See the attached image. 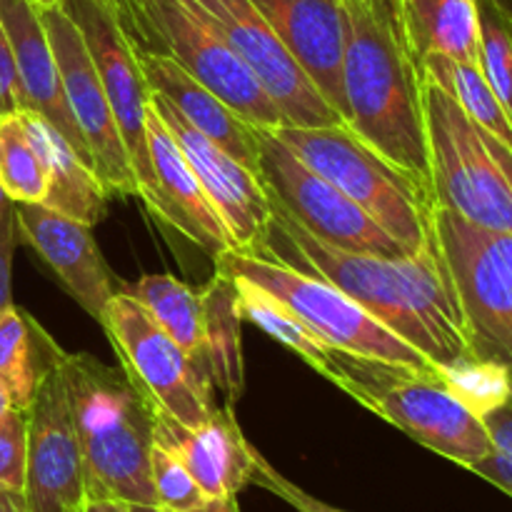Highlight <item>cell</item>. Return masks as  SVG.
I'll return each mask as SVG.
<instances>
[{
	"label": "cell",
	"mask_w": 512,
	"mask_h": 512,
	"mask_svg": "<svg viewBox=\"0 0 512 512\" xmlns=\"http://www.w3.org/2000/svg\"><path fill=\"white\" fill-rule=\"evenodd\" d=\"M405 38L420 60L445 55L480 65V20L475 0H400Z\"/></svg>",
	"instance_id": "24"
},
{
	"label": "cell",
	"mask_w": 512,
	"mask_h": 512,
	"mask_svg": "<svg viewBox=\"0 0 512 512\" xmlns=\"http://www.w3.org/2000/svg\"><path fill=\"white\" fill-rule=\"evenodd\" d=\"M60 8L83 35L85 48L108 95L120 138L128 150L130 168L138 183V198L145 203L153 190V165H150L148 128H145L150 90L140 70L138 55L120 28L113 0H63Z\"/></svg>",
	"instance_id": "13"
},
{
	"label": "cell",
	"mask_w": 512,
	"mask_h": 512,
	"mask_svg": "<svg viewBox=\"0 0 512 512\" xmlns=\"http://www.w3.org/2000/svg\"><path fill=\"white\" fill-rule=\"evenodd\" d=\"M423 83L400 0H343V95L348 128L433 193Z\"/></svg>",
	"instance_id": "2"
},
{
	"label": "cell",
	"mask_w": 512,
	"mask_h": 512,
	"mask_svg": "<svg viewBox=\"0 0 512 512\" xmlns=\"http://www.w3.org/2000/svg\"><path fill=\"white\" fill-rule=\"evenodd\" d=\"M25 468H28V418L23 410H8L0 418V488H25Z\"/></svg>",
	"instance_id": "35"
},
{
	"label": "cell",
	"mask_w": 512,
	"mask_h": 512,
	"mask_svg": "<svg viewBox=\"0 0 512 512\" xmlns=\"http://www.w3.org/2000/svg\"><path fill=\"white\" fill-rule=\"evenodd\" d=\"M203 290L205 303V345L198 365L210 383L223 390L228 403L243 393V350H240V310L235 300V283L215 273Z\"/></svg>",
	"instance_id": "25"
},
{
	"label": "cell",
	"mask_w": 512,
	"mask_h": 512,
	"mask_svg": "<svg viewBox=\"0 0 512 512\" xmlns=\"http://www.w3.org/2000/svg\"><path fill=\"white\" fill-rule=\"evenodd\" d=\"M480 20V70L512 120V10L500 0H475Z\"/></svg>",
	"instance_id": "32"
},
{
	"label": "cell",
	"mask_w": 512,
	"mask_h": 512,
	"mask_svg": "<svg viewBox=\"0 0 512 512\" xmlns=\"http://www.w3.org/2000/svg\"><path fill=\"white\" fill-rule=\"evenodd\" d=\"M270 205V230L280 235L295 255L285 263L298 260L303 265L300 270L320 275L343 290L385 328L418 348L430 363L450 365L470 358L465 320L435 233L420 253L403 258L348 253L315 238L273 200Z\"/></svg>",
	"instance_id": "1"
},
{
	"label": "cell",
	"mask_w": 512,
	"mask_h": 512,
	"mask_svg": "<svg viewBox=\"0 0 512 512\" xmlns=\"http://www.w3.org/2000/svg\"><path fill=\"white\" fill-rule=\"evenodd\" d=\"M23 93H20L18 68H15L13 48L5 35L3 23H0V118L23 110Z\"/></svg>",
	"instance_id": "38"
},
{
	"label": "cell",
	"mask_w": 512,
	"mask_h": 512,
	"mask_svg": "<svg viewBox=\"0 0 512 512\" xmlns=\"http://www.w3.org/2000/svg\"><path fill=\"white\" fill-rule=\"evenodd\" d=\"M80 512H135L133 505L115 498H85Z\"/></svg>",
	"instance_id": "39"
},
{
	"label": "cell",
	"mask_w": 512,
	"mask_h": 512,
	"mask_svg": "<svg viewBox=\"0 0 512 512\" xmlns=\"http://www.w3.org/2000/svg\"><path fill=\"white\" fill-rule=\"evenodd\" d=\"M325 378L423 448L473 468L495 450L488 428L435 373L333 350Z\"/></svg>",
	"instance_id": "4"
},
{
	"label": "cell",
	"mask_w": 512,
	"mask_h": 512,
	"mask_svg": "<svg viewBox=\"0 0 512 512\" xmlns=\"http://www.w3.org/2000/svg\"><path fill=\"white\" fill-rule=\"evenodd\" d=\"M420 70L430 83L445 90L470 120L498 135L512 148V120L480 65L460 63L445 55H425L420 60Z\"/></svg>",
	"instance_id": "28"
},
{
	"label": "cell",
	"mask_w": 512,
	"mask_h": 512,
	"mask_svg": "<svg viewBox=\"0 0 512 512\" xmlns=\"http://www.w3.org/2000/svg\"><path fill=\"white\" fill-rule=\"evenodd\" d=\"M120 293L133 298L198 363L205 345L203 290L190 288L173 275H145Z\"/></svg>",
	"instance_id": "27"
},
{
	"label": "cell",
	"mask_w": 512,
	"mask_h": 512,
	"mask_svg": "<svg viewBox=\"0 0 512 512\" xmlns=\"http://www.w3.org/2000/svg\"><path fill=\"white\" fill-rule=\"evenodd\" d=\"M438 378L480 420L512 398L510 370L473 355L450 365H438Z\"/></svg>",
	"instance_id": "31"
},
{
	"label": "cell",
	"mask_w": 512,
	"mask_h": 512,
	"mask_svg": "<svg viewBox=\"0 0 512 512\" xmlns=\"http://www.w3.org/2000/svg\"><path fill=\"white\" fill-rule=\"evenodd\" d=\"M0 512H30L25 495L20 490H3L0 488Z\"/></svg>",
	"instance_id": "41"
},
{
	"label": "cell",
	"mask_w": 512,
	"mask_h": 512,
	"mask_svg": "<svg viewBox=\"0 0 512 512\" xmlns=\"http://www.w3.org/2000/svg\"><path fill=\"white\" fill-rule=\"evenodd\" d=\"M70 415L83 455L85 498H115L155 508L150 448L155 410L123 373L93 355H58Z\"/></svg>",
	"instance_id": "3"
},
{
	"label": "cell",
	"mask_w": 512,
	"mask_h": 512,
	"mask_svg": "<svg viewBox=\"0 0 512 512\" xmlns=\"http://www.w3.org/2000/svg\"><path fill=\"white\" fill-rule=\"evenodd\" d=\"M58 355L40 378L28 418V468L25 503L30 512H80L85 503V473L70 415Z\"/></svg>",
	"instance_id": "16"
},
{
	"label": "cell",
	"mask_w": 512,
	"mask_h": 512,
	"mask_svg": "<svg viewBox=\"0 0 512 512\" xmlns=\"http://www.w3.org/2000/svg\"><path fill=\"white\" fill-rule=\"evenodd\" d=\"M30 3H33L35 8H50V5H60L63 0H30Z\"/></svg>",
	"instance_id": "43"
},
{
	"label": "cell",
	"mask_w": 512,
	"mask_h": 512,
	"mask_svg": "<svg viewBox=\"0 0 512 512\" xmlns=\"http://www.w3.org/2000/svg\"><path fill=\"white\" fill-rule=\"evenodd\" d=\"M433 233L453 278L470 355L512 373V233L433 210Z\"/></svg>",
	"instance_id": "9"
},
{
	"label": "cell",
	"mask_w": 512,
	"mask_h": 512,
	"mask_svg": "<svg viewBox=\"0 0 512 512\" xmlns=\"http://www.w3.org/2000/svg\"><path fill=\"white\" fill-rule=\"evenodd\" d=\"M215 273L230 278L250 280L275 300L285 305L305 328L323 340L328 348L360 358L383 360V363L405 365V368L435 373L438 365L430 363L418 348L405 343L400 335L385 328L368 310L360 308L350 295L330 285L320 275L305 273L270 253H240L225 250L215 255Z\"/></svg>",
	"instance_id": "8"
},
{
	"label": "cell",
	"mask_w": 512,
	"mask_h": 512,
	"mask_svg": "<svg viewBox=\"0 0 512 512\" xmlns=\"http://www.w3.org/2000/svg\"><path fill=\"white\" fill-rule=\"evenodd\" d=\"M58 350L55 340L15 303L0 313V388L15 410L30 408Z\"/></svg>",
	"instance_id": "26"
},
{
	"label": "cell",
	"mask_w": 512,
	"mask_h": 512,
	"mask_svg": "<svg viewBox=\"0 0 512 512\" xmlns=\"http://www.w3.org/2000/svg\"><path fill=\"white\" fill-rule=\"evenodd\" d=\"M0 23L13 48L15 68H18L20 93H23V110L43 115L78 153L80 160L93 168L88 145L70 115L65 100L63 80H60L58 60L50 48L48 33L43 28L38 8L30 0H0ZM95 173V170H93Z\"/></svg>",
	"instance_id": "21"
},
{
	"label": "cell",
	"mask_w": 512,
	"mask_h": 512,
	"mask_svg": "<svg viewBox=\"0 0 512 512\" xmlns=\"http://www.w3.org/2000/svg\"><path fill=\"white\" fill-rule=\"evenodd\" d=\"M145 128H148V153L150 165H153V190L145 200L150 213L193 240L213 258L225 250H235L233 238L220 220L218 210L203 193L183 150L178 148L150 103Z\"/></svg>",
	"instance_id": "18"
},
{
	"label": "cell",
	"mask_w": 512,
	"mask_h": 512,
	"mask_svg": "<svg viewBox=\"0 0 512 512\" xmlns=\"http://www.w3.org/2000/svg\"><path fill=\"white\" fill-rule=\"evenodd\" d=\"M153 440L183 460L208 500L238 495L253 480L255 448L245 440L230 403L213 408L205 423L190 430L155 415Z\"/></svg>",
	"instance_id": "20"
},
{
	"label": "cell",
	"mask_w": 512,
	"mask_h": 512,
	"mask_svg": "<svg viewBox=\"0 0 512 512\" xmlns=\"http://www.w3.org/2000/svg\"><path fill=\"white\" fill-rule=\"evenodd\" d=\"M8 410H13V403H10L8 393H5V390L0 388V418H3V415L8 413Z\"/></svg>",
	"instance_id": "42"
},
{
	"label": "cell",
	"mask_w": 512,
	"mask_h": 512,
	"mask_svg": "<svg viewBox=\"0 0 512 512\" xmlns=\"http://www.w3.org/2000/svg\"><path fill=\"white\" fill-rule=\"evenodd\" d=\"M48 178L45 165L25 130L20 113L0 118V193L13 203H43Z\"/></svg>",
	"instance_id": "30"
},
{
	"label": "cell",
	"mask_w": 512,
	"mask_h": 512,
	"mask_svg": "<svg viewBox=\"0 0 512 512\" xmlns=\"http://www.w3.org/2000/svg\"><path fill=\"white\" fill-rule=\"evenodd\" d=\"M250 483L260 485V488L278 495V498L283 500V503H288L295 512H345L335 508V505L323 503V500H318L315 495L305 493L300 485L290 483V480L285 478V475H280L278 470H275L273 465L258 453V450H255V468H253V480H250Z\"/></svg>",
	"instance_id": "36"
},
{
	"label": "cell",
	"mask_w": 512,
	"mask_h": 512,
	"mask_svg": "<svg viewBox=\"0 0 512 512\" xmlns=\"http://www.w3.org/2000/svg\"><path fill=\"white\" fill-rule=\"evenodd\" d=\"M230 280L235 283V300H238L240 318L258 325L265 335H270V338L278 340L280 345L293 350L298 358H303L310 368L318 370L325 378L333 348H328L323 340L315 338V335L305 328L303 320L295 318L280 300H275L273 295L265 293L263 288H258V285H253L250 280L243 278Z\"/></svg>",
	"instance_id": "29"
},
{
	"label": "cell",
	"mask_w": 512,
	"mask_h": 512,
	"mask_svg": "<svg viewBox=\"0 0 512 512\" xmlns=\"http://www.w3.org/2000/svg\"><path fill=\"white\" fill-rule=\"evenodd\" d=\"M258 178L270 200L323 243L348 253L403 258L410 255L355 200L303 163L273 128H255Z\"/></svg>",
	"instance_id": "11"
},
{
	"label": "cell",
	"mask_w": 512,
	"mask_h": 512,
	"mask_svg": "<svg viewBox=\"0 0 512 512\" xmlns=\"http://www.w3.org/2000/svg\"><path fill=\"white\" fill-rule=\"evenodd\" d=\"M113 8L135 53L170 58L255 128L283 125L278 105L195 0H113Z\"/></svg>",
	"instance_id": "5"
},
{
	"label": "cell",
	"mask_w": 512,
	"mask_h": 512,
	"mask_svg": "<svg viewBox=\"0 0 512 512\" xmlns=\"http://www.w3.org/2000/svg\"><path fill=\"white\" fill-rule=\"evenodd\" d=\"M18 113L45 165L48 190L40 205L93 228L103 220L108 208L110 195L105 185L43 115L33 110H18Z\"/></svg>",
	"instance_id": "23"
},
{
	"label": "cell",
	"mask_w": 512,
	"mask_h": 512,
	"mask_svg": "<svg viewBox=\"0 0 512 512\" xmlns=\"http://www.w3.org/2000/svg\"><path fill=\"white\" fill-rule=\"evenodd\" d=\"M100 328L108 335L123 373L153 405L155 415L198 428L213 413V383L133 298L115 293L105 308Z\"/></svg>",
	"instance_id": "10"
},
{
	"label": "cell",
	"mask_w": 512,
	"mask_h": 512,
	"mask_svg": "<svg viewBox=\"0 0 512 512\" xmlns=\"http://www.w3.org/2000/svg\"><path fill=\"white\" fill-rule=\"evenodd\" d=\"M425 135L435 208L480 228L512 233V148L460 110L445 90L423 83Z\"/></svg>",
	"instance_id": "6"
},
{
	"label": "cell",
	"mask_w": 512,
	"mask_h": 512,
	"mask_svg": "<svg viewBox=\"0 0 512 512\" xmlns=\"http://www.w3.org/2000/svg\"><path fill=\"white\" fill-rule=\"evenodd\" d=\"M483 423L488 428L495 450L470 470L512 498V398L498 410L485 415Z\"/></svg>",
	"instance_id": "34"
},
{
	"label": "cell",
	"mask_w": 512,
	"mask_h": 512,
	"mask_svg": "<svg viewBox=\"0 0 512 512\" xmlns=\"http://www.w3.org/2000/svg\"><path fill=\"white\" fill-rule=\"evenodd\" d=\"M135 512H160L158 508H148V505H133Z\"/></svg>",
	"instance_id": "44"
},
{
	"label": "cell",
	"mask_w": 512,
	"mask_h": 512,
	"mask_svg": "<svg viewBox=\"0 0 512 512\" xmlns=\"http://www.w3.org/2000/svg\"><path fill=\"white\" fill-rule=\"evenodd\" d=\"M195 5L278 105L283 125H348L250 0H195Z\"/></svg>",
	"instance_id": "12"
},
{
	"label": "cell",
	"mask_w": 512,
	"mask_h": 512,
	"mask_svg": "<svg viewBox=\"0 0 512 512\" xmlns=\"http://www.w3.org/2000/svg\"><path fill=\"white\" fill-rule=\"evenodd\" d=\"M273 133L308 168L355 200L410 255L420 253L433 238V193L375 153L348 125H278Z\"/></svg>",
	"instance_id": "7"
},
{
	"label": "cell",
	"mask_w": 512,
	"mask_h": 512,
	"mask_svg": "<svg viewBox=\"0 0 512 512\" xmlns=\"http://www.w3.org/2000/svg\"><path fill=\"white\" fill-rule=\"evenodd\" d=\"M150 108L158 113L168 133L183 150L200 188L233 238L240 253H265L273 223V205L263 180L230 158L220 145L195 130L163 95L150 90Z\"/></svg>",
	"instance_id": "15"
},
{
	"label": "cell",
	"mask_w": 512,
	"mask_h": 512,
	"mask_svg": "<svg viewBox=\"0 0 512 512\" xmlns=\"http://www.w3.org/2000/svg\"><path fill=\"white\" fill-rule=\"evenodd\" d=\"M13 208L20 238L50 265L75 303L100 323L115 290L90 225L40 203H13Z\"/></svg>",
	"instance_id": "17"
},
{
	"label": "cell",
	"mask_w": 512,
	"mask_h": 512,
	"mask_svg": "<svg viewBox=\"0 0 512 512\" xmlns=\"http://www.w3.org/2000/svg\"><path fill=\"white\" fill-rule=\"evenodd\" d=\"M38 15L48 33L55 60H58L65 100H68L70 115L88 145L95 175L105 185L110 198L113 195H138L128 150L120 138L108 95L100 83L93 58L85 48L83 35L60 5L38 8Z\"/></svg>",
	"instance_id": "14"
},
{
	"label": "cell",
	"mask_w": 512,
	"mask_h": 512,
	"mask_svg": "<svg viewBox=\"0 0 512 512\" xmlns=\"http://www.w3.org/2000/svg\"><path fill=\"white\" fill-rule=\"evenodd\" d=\"M15 238H18V225H15L13 200L0 193V313L13 305L10 275H13Z\"/></svg>",
	"instance_id": "37"
},
{
	"label": "cell",
	"mask_w": 512,
	"mask_h": 512,
	"mask_svg": "<svg viewBox=\"0 0 512 512\" xmlns=\"http://www.w3.org/2000/svg\"><path fill=\"white\" fill-rule=\"evenodd\" d=\"M150 483H153L155 508L163 512L193 510L208 500L183 460L155 440L150 448Z\"/></svg>",
	"instance_id": "33"
},
{
	"label": "cell",
	"mask_w": 512,
	"mask_h": 512,
	"mask_svg": "<svg viewBox=\"0 0 512 512\" xmlns=\"http://www.w3.org/2000/svg\"><path fill=\"white\" fill-rule=\"evenodd\" d=\"M148 90L163 95L195 130L213 140L230 158L258 175V140L255 125L240 118L228 103L200 85L193 75L185 73L178 63L163 55L135 53Z\"/></svg>",
	"instance_id": "22"
},
{
	"label": "cell",
	"mask_w": 512,
	"mask_h": 512,
	"mask_svg": "<svg viewBox=\"0 0 512 512\" xmlns=\"http://www.w3.org/2000/svg\"><path fill=\"white\" fill-rule=\"evenodd\" d=\"M163 512V510H160ZM183 512H240L238 508V495H230V498H213L205 500L203 505L193 510H183Z\"/></svg>",
	"instance_id": "40"
},
{
	"label": "cell",
	"mask_w": 512,
	"mask_h": 512,
	"mask_svg": "<svg viewBox=\"0 0 512 512\" xmlns=\"http://www.w3.org/2000/svg\"><path fill=\"white\" fill-rule=\"evenodd\" d=\"M315 88L348 123L343 95V0H250Z\"/></svg>",
	"instance_id": "19"
}]
</instances>
